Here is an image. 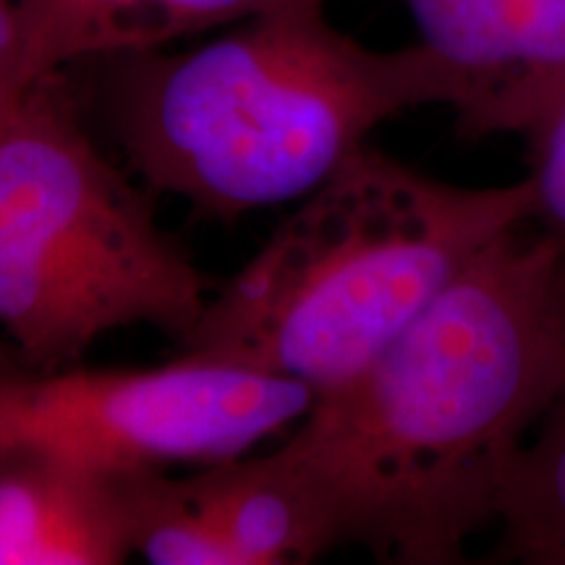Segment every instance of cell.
<instances>
[{
  "mask_svg": "<svg viewBox=\"0 0 565 565\" xmlns=\"http://www.w3.org/2000/svg\"><path fill=\"white\" fill-rule=\"evenodd\" d=\"M131 555L124 477L68 458H0V565H116Z\"/></svg>",
  "mask_w": 565,
  "mask_h": 565,
  "instance_id": "7",
  "label": "cell"
},
{
  "mask_svg": "<svg viewBox=\"0 0 565 565\" xmlns=\"http://www.w3.org/2000/svg\"><path fill=\"white\" fill-rule=\"evenodd\" d=\"M454 76L463 137L521 134L565 87V0H401Z\"/></svg>",
  "mask_w": 565,
  "mask_h": 565,
  "instance_id": "6",
  "label": "cell"
},
{
  "mask_svg": "<svg viewBox=\"0 0 565 565\" xmlns=\"http://www.w3.org/2000/svg\"><path fill=\"white\" fill-rule=\"evenodd\" d=\"M32 79L82 63L154 51L294 3L328 0H19Z\"/></svg>",
  "mask_w": 565,
  "mask_h": 565,
  "instance_id": "8",
  "label": "cell"
},
{
  "mask_svg": "<svg viewBox=\"0 0 565 565\" xmlns=\"http://www.w3.org/2000/svg\"><path fill=\"white\" fill-rule=\"evenodd\" d=\"M30 45L19 0H0V126L34 87Z\"/></svg>",
  "mask_w": 565,
  "mask_h": 565,
  "instance_id": "13",
  "label": "cell"
},
{
  "mask_svg": "<svg viewBox=\"0 0 565 565\" xmlns=\"http://www.w3.org/2000/svg\"><path fill=\"white\" fill-rule=\"evenodd\" d=\"M189 482L236 565L312 563L335 547L320 498L280 448L202 466Z\"/></svg>",
  "mask_w": 565,
  "mask_h": 565,
  "instance_id": "9",
  "label": "cell"
},
{
  "mask_svg": "<svg viewBox=\"0 0 565 565\" xmlns=\"http://www.w3.org/2000/svg\"><path fill=\"white\" fill-rule=\"evenodd\" d=\"M532 171L526 175L532 192V223L565 244V87L526 129Z\"/></svg>",
  "mask_w": 565,
  "mask_h": 565,
  "instance_id": "12",
  "label": "cell"
},
{
  "mask_svg": "<svg viewBox=\"0 0 565 565\" xmlns=\"http://www.w3.org/2000/svg\"><path fill=\"white\" fill-rule=\"evenodd\" d=\"M529 223L526 179L456 186L366 145L210 296L183 353L328 393Z\"/></svg>",
  "mask_w": 565,
  "mask_h": 565,
  "instance_id": "3",
  "label": "cell"
},
{
  "mask_svg": "<svg viewBox=\"0 0 565 565\" xmlns=\"http://www.w3.org/2000/svg\"><path fill=\"white\" fill-rule=\"evenodd\" d=\"M210 296L152 204L97 150L63 74L34 84L0 126V328L19 351L55 372L134 324L186 343Z\"/></svg>",
  "mask_w": 565,
  "mask_h": 565,
  "instance_id": "4",
  "label": "cell"
},
{
  "mask_svg": "<svg viewBox=\"0 0 565 565\" xmlns=\"http://www.w3.org/2000/svg\"><path fill=\"white\" fill-rule=\"evenodd\" d=\"M524 228L479 254L362 372L317 395L280 445L335 547L450 565L498 519L521 450L565 393V244Z\"/></svg>",
  "mask_w": 565,
  "mask_h": 565,
  "instance_id": "1",
  "label": "cell"
},
{
  "mask_svg": "<svg viewBox=\"0 0 565 565\" xmlns=\"http://www.w3.org/2000/svg\"><path fill=\"white\" fill-rule=\"evenodd\" d=\"M312 387L181 353L152 370L0 377V458L40 450L116 477L210 466L299 424Z\"/></svg>",
  "mask_w": 565,
  "mask_h": 565,
  "instance_id": "5",
  "label": "cell"
},
{
  "mask_svg": "<svg viewBox=\"0 0 565 565\" xmlns=\"http://www.w3.org/2000/svg\"><path fill=\"white\" fill-rule=\"evenodd\" d=\"M131 555L152 565H236L189 477L168 471L124 477Z\"/></svg>",
  "mask_w": 565,
  "mask_h": 565,
  "instance_id": "11",
  "label": "cell"
},
{
  "mask_svg": "<svg viewBox=\"0 0 565 565\" xmlns=\"http://www.w3.org/2000/svg\"><path fill=\"white\" fill-rule=\"evenodd\" d=\"M324 6L259 13L194 51L92 61L141 181L236 217L301 202L404 110L454 108V76L422 45L366 47L330 24Z\"/></svg>",
  "mask_w": 565,
  "mask_h": 565,
  "instance_id": "2",
  "label": "cell"
},
{
  "mask_svg": "<svg viewBox=\"0 0 565 565\" xmlns=\"http://www.w3.org/2000/svg\"><path fill=\"white\" fill-rule=\"evenodd\" d=\"M494 524H500L503 555L565 565V393L521 450Z\"/></svg>",
  "mask_w": 565,
  "mask_h": 565,
  "instance_id": "10",
  "label": "cell"
}]
</instances>
